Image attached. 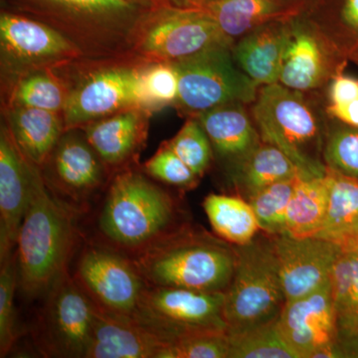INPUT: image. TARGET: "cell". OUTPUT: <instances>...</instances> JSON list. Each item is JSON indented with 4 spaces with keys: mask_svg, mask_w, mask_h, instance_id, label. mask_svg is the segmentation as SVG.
Here are the masks:
<instances>
[{
    "mask_svg": "<svg viewBox=\"0 0 358 358\" xmlns=\"http://www.w3.org/2000/svg\"><path fill=\"white\" fill-rule=\"evenodd\" d=\"M76 211L51 192L35 166L15 250L18 287L23 293L47 292L67 270L76 243Z\"/></svg>",
    "mask_w": 358,
    "mask_h": 358,
    "instance_id": "6da1fadb",
    "label": "cell"
},
{
    "mask_svg": "<svg viewBox=\"0 0 358 358\" xmlns=\"http://www.w3.org/2000/svg\"><path fill=\"white\" fill-rule=\"evenodd\" d=\"M129 258L147 286L225 292L236 257L221 238L179 226Z\"/></svg>",
    "mask_w": 358,
    "mask_h": 358,
    "instance_id": "7a4b0ae2",
    "label": "cell"
},
{
    "mask_svg": "<svg viewBox=\"0 0 358 358\" xmlns=\"http://www.w3.org/2000/svg\"><path fill=\"white\" fill-rule=\"evenodd\" d=\"M251 115L264 143L279 148L303 178H324L327 114L306 92L275 83L260 87Z\"/></svg>",
    "mask_w": 358,
    "mask_h": 358,
    "instance_id": "3957f363",
    "label": "cell"
},
{
    "mask_svg": "<svg viewBox=\"0 0 358 358\" xmlns=\"http://www.w3.org/2000/svg\"><path fill=\"white\" fill-rule=\"evenodd\" d=\"M98 227L110 247L133 254L179 227L178 203L145 173L124 169L110 182Z\"/></svg>",
    "mask_w": 358,
    "mask_h": 358,
    "instance_id": "277c9868",
    "label": "cell"
},
{
    "mask_svg": "<svg viewBox=\"0 0 358 358\" xmlns=\"http://www.w3.org/2000/svg\"><path fill=\"white\" fill-rule=\"evenodd\" d=\"M234 250V274L224 303L228 331L277 319L286 303L272 236H256Z\"/></svg>",
    "mask_w": 358,
    "mask_h": 358,
    "instance_id": "5b68a950",
    "label": "cell"
},
{
    "mask_svg": "<svg viewBox=\"0 0 358 358\" xmlns=\"http://www.w3.org/2000/svg\"><path fill=\"white\" fill-rule=\"evenodd\" d=\"M171 63L178 76L176 106L192 115L225 103L252 105L258 96L260 86L240 69L232 47H216Z\"/></svg>",
    "mask_w": 358,
    "mask_h": 358,
    "instance_id": "8992f818",
    "label": "cell"
},
{
    "mask_svg": "<svg viewBox=\"0 0 358 358\" xmlns=\"http://www.w3.org/2000/svg\"><path fill=\"white\" fill-rule=\"evenodd\" d=\"M133 42L141 55L173 62L216 47H233L235 40L202 9L162 7L143 16Z\"/></svg>",
    "mask_w": 358,
    "mask_h": 358,
    "instance_id": "52a82bcc",
    "label": "cell"
},
{
    "mask_svg": "<svg viewBox=\"0 0 358 358\" xmlns=\"http://www.w3.org/2000/svg\"><path fill=\"white\" fill-rule=\"evenodd\" d=\"M96 305L65 270L47 289L35 341L45 357L86 358Z\"/></svg>",
    "mask_w": 358,
    "mask_h": 358,
    "instance_id": "ba28073f",
    "label": "cell"
},
{
    "mask_svg": "<svg viewBox=\"0 0 358 358\" xmlns=\"http://www.w3.org/2000/svg\"><path fill=\"white\" fill-rule=\"evenodd\" d=\"M224 303L225 292L147 286L131 317L171 345L187 334L228 331Z\"/></svg>",
    "mask_w": 358,
    "mask_h": 358,
    "instance_id": "9c48e42d",
    "label": "cell"
},
{
    "mask_svg": "<svg viewBox=\"0 0 358 358\" xmlns=\"http://www.w3.org/2000/svg\"><path fill=\"white\" fill-rule=\"evenodd\" d=\"M0 48L2 69L18 78L82 54V49L56 28L9 13L0 15Z\"/></svg>",
    "mask_w": 358,
    "mask_h": 358,
    "instance_id": "30bf717a",
    "label": "cell"
},
{
    "mask_svg": "<svg viewBox=\"0 0 358 358\" xmlns=\"http://www.w3.org/2000/svg\"><path fill=\"white\" fill-rule=\"evenodd\" d=\"M74 278L99 307L131 317L147 288L131 258L110 246L87 247Z\"/></svg>",
    "mask_w": 358,
    "mask_h": 358,
    "instance_id": "8fae6325",
    "label": "cell"
},
{
    "mask_svg": "<svg viewBox=\"0 0 358 358\" xmlns=\"http://www.w3.org/2000/svg\"><path fill=\"white\" fill-rule=\"evenodd\" d=\"M143 67H110L92 73L68 93L62 110L65 131L121 110L143 109Z\"/></svg>",
    "mask_w": 358,
    "mask_h": 358,
    "instance_id": "7c38bea8",
    "label": "cell"
},
{
    "mask_svg": "<svg viewBox=\"0 0 358 358\" xmlns=\"http://www.w3.org/2000/svg\"><path fill=\"white\" fill-rule=\"evenodd\" d=\"M37 13L50 16L68 30L66 36L115 39L131 37L147 13L122 0H23ZM73 41V40H72ZM74 42V41H73Z\"/></svg>",
    "mask_w": 358,
    "mask_h": 358,
    "instance_id": "4fadbf2b",
    "label": "cell"
},
{
    "mask_svg": "<svg viewBox=\"0 0 358 358\" xmlns=\"http://www.w3.org/2000/svg\"><path fill=\"white\" fill-rule=\"evenodd\" d=\"M343 56L319 24L296 16L291 21L279 83L306 93L317 91L343 70Z\"/></svg>",
    "mask_w": 358,
    "mask_h": 358,
    "instance_id": "5bb4252c",
    "label": "cell"
},
{
    "mask_svg": "<svg viewBox=\"0 0 358 358\" xmlns=\"http://www.w3.org/2000/svg\"><path fill=\"white\" fill-rule=\"evenodd\" d=\"M45 182L59 199L77 210L101 187L106 166L86 136L65 131L45 162Z\"/></svg>",
    "mask_w": 358,
    "mask_h": 358,
    "instance_id": "9a60e30c",
    "label": "cell"
},
{
    "mask_svg": "<svg viewBox=\"0 0 358 358\" xmlns=\"http://www.w3.org/2000/svg\"><path fill=\"white\" fill-rule=\"evenodd\" d=\"M278 324L296 358H322L338 338L331 282L313 293L286 301Z\"/></svg>",
    "mask_w": 358,
    "mask_h": 358,
    "instance_id": "2e32d148",
    "label": "cell"
},
{
    "mask_svg": "<svg viewBox=\"0 0 358 358\" xmlns=\"http://www.w3.org/2000/svg\"><path fill=\"white\" fill-rule=\"evenodd\" d=\"M286 301L313 293L329 281L343 249L317 237L272 236Z\"/></svg>",
    "mask_w": 358,
    "mask_h": 358,
    "instance_id": "e0dca14e",
    "label": "cell"
},
{
    "mask_svg": "<svg viewBox=\"0 0 358 358\" xmlns=\"http://www.w3.org/2000/svg\"><path fill=\"white\" fill-rule=\"evenodd\" d=\"M6 124L0 131V263L15 253L29 199L33 169Z\"/></svg>",
    "mask_w": 358,
    "mask_h": 358,
    "instance_id": "ac0fdd59",
    "label": "cell"
},
{
    "mask_svg": "<svg viewBox=\"0 0 358 358\" xmlns=\"http://www.w3.org/2000/svg\"><path fill=\"white\" fill-rule=\"evenodd\" d=\"M169 346L166 338L131 315L96 305L86 358H162Z\"/></svg>",
    "mask_w": 358,
    "mask_h": 358,
    "instance_id": "d6986e66",
    "label": "cell"
},
{
    "mask_svg": "<svg viewBox=\"0 0 358 358\" xmlns=\"http://www.w3.org/2000/svg\"><path fill=\"white\" fill-rule=\"evenodd\" d=\"M291 20L259 26L235 40L232 55L245 74L259 86L279 83L291 37Z\"/></svg>",
    "mask_w": 358,
    "mask_h": 358,
    "instance_id": "ffe728a7",
    "label": "cell"
},
{
    "mask_svg": "<svg viewBox=\"0 0 358 358\" xmlns=\"http://www.w3.org/2000/svg\"><path fill=\"white\" fill-rule=\"evenodd\" d=\"M148 114L133 108L84 127L87 141L106 167H124L140 152L147 140Z\"/></svg>",
    "mask_w": 358,
    "mask_h": 358,
    "instance_id": "44dd1931",
    "label": "cell"
},
{
    "mask_svg": "<svg viewBox=\"0 0 358 358\" xmlns=\"http://www.w3.org/2000/svg\"><path fill=\"white\" fill-rule=\"evenodd\" d=\"M329 282L338 338L322 358L358 357V248L341 252Z\"/></svg>",
    "mask_w": 358,
    "mask_h": 358,
    "instance_id": "7402d4cb",
    "label": "cell"
},
{
    "mask_svg": "<svg viewBox=\"0 0 358 358\" xmlns=\"http://www.w3.org/2000/svg\"><path fill=\"white\" fill-rule=\"evenodd\" d=\"M246 106L225 103L192 115L201 124L215 154L227 166L243 159L262 143Z\"/></svg>",
    "mask_w": 358,
    "mask_h": 358,
    "instance_id": "603a6c76",
    "label": "cell"
},
{
    "mask_svg": "<svg viewBox=\"0 0 358 358\" xmlns=\"http://www.w3.org/2000/svg\"><path fill=\"white\" fill-rule=\"evenodd\" d=\"M6 121L17 147L39 169L65 133L62 115L51 110L10 106Z\"/></svg>",
    "mask_w": 358,
    "mask_h": 358,
    "instance_id": "cb8c5ba5",
    "label": "cell"
},
{
    "mask_svg": "<svg viewBox=\"0 0 358 358\" xmlns=\"http://www.w3.org/2000/svg\"><path fill=\"white\" fill-rule=\"evenodd\" d=\"M227 171L231 185L246 200L273 183L303 178L284 152L264 141L243 159L227 166Z\"/></svg>",
    "mask_w": 358,
    "mask_h": 358,
    "instance_id": "d4e9b609",
    "label": "cell"
},
{
    "mask_svg": "<svg viewBox=\"0 0 358 358\" xmlns=\"http://www.w3.org/2000/svg\"><path fill=\"white\" fill-rule=\"evenodd\" d=\"M329 204L322 229L315 237L343 250L358 248V179L327 169Z\"/></svg>",
    "mask_w": 358,
    "mask_h": 358,
    "instance_id": "484cf974",
    "label": "cell"
},
{
    "mask_svg": "<svg viewBox=\"0 0 358 358\" xmlns=\"http://www.w3.org/2000/svg\"><path fill=\"white\" fill-rule=\"evenodd\" d=\"M231 38L237 40L259 26L298 16L296 7L281 0H210L202 8Z\"/></svg>",
    "mask_w": 358,
    "mask_h": 358,
    "instance_id": "4316f807",
    "label": "cell"
},
{
    "mask_svg": "<svg viewBox=\"0 0 358 358\" xmlns=\"http://www.w3.org/2000/svg\"><path fill=\"white\" fill-rule=\"evenodd\" d=\"M327 204L326 176L296 179L287 210V234L296 238L315 237L326 219Z\"/></svg>",
    "mask_w": 358,
    "mask_h": 358,
    "instance_id": "83f0119b",
    "label": "cell"
},
{
    "mask_svg": "<svg viewBox=\"0 0 358 358\" xmlns=\"http://www.w3.org/2000/svg\"><path fill=\"white\" fill-rule=\"evenodd\" d=\"M203 208L214 232L234 246L250 243L260 230L253 208L243 197L212 193L204 199Z\"/></svg>",
    "mask_w": 358,
    "mask_h": 358,
    "instance_id": "f1b7e54d",
    "label": "cell"
},
{
    "mask_svg": "<svg viewBox=\"0 0 358 358\" xmlns=\"http://www.w3.org/2000/svg\"><path fill=\"white\" fill-rule=\"evenodd\" d=\"M278 317L237 331H227L229 358H296L282 338Z\"/></svg>",
    "mask_w": 358,
    "mask_h": 358,
    "instance_id": "f546056e",
    "label": "cell"
},
{
    "mask_svg": "<svg viewBox=\"0 0 358 358\" xmlns=\"http://www.w3.org/2000/svg\"><path fill=\"white\" fill-rule=\"evenodd\" d=\"M69 91L60 80L46 69L34 71L18 78L14 86L11 106L35 108L62 114Z\"/></svg>",
    "mask_w": 358,
    "mask_h": 358,
    "instance_id": "4dcf8cb0",
    "label": "cell"
},
{
    "mask_svg": "<svg viewBox=\"0 0 358 358\" xmlns=\"http://www.w3.org/2000/svg\"><path fill=\"white\" fill-rule=\"evenodd\" d=\"M298 178L266 186L247 199L253 208L260 230L270 236L286 233L287 210Z\"/></svg>",
    "mask_w": 358,
    "mask_h": 358,
    "instance_id": "1f68e13d",
    "label": "cell"
},
{
    "mask_svg": "<svg viewBox=\"0 0 358 358\" xmlns=\"http://www.w3.org/2000/svg\"><path fill=\"white\" fill-rule=\"evenodd\" d=\"M324 159L329 171L358 179V129L327 115Z\"/></svg>",
    "mask_w": 358,
    "mask_h": 358,
    "instance_id": "d6a6232c",
    "label": "cell"
},
{
    "mask_svg": "<svg viewBox=\"0 0 358 358\" xmlns=\"http://www.w3.org/2000/svg\"><path fill=\"white\" fill-rule=\"evenodd\" d=\"M178 96V76L173 63L155 61L141 72L143 109L150 113L176 105Z\"/></svg>",
    "mask_w": 358,
    "mask_h": 358,
    "instance_id": "836d02e7",
    "label": "cell"
},
{
    "mask_svg": "<svg viewBox=\"0 0 358 358\" xmlns=\"http://www.w3.org/2000/svg\"><path fill=\"white\" fill-rule=\"evenodd\" d=\"M166 143L199 178L203 176L210 164L213 148L196 117H190L178 133Z\"/></svg>",
    "mask_w": 358,
    "mask_h": 358,
    "instance_id": "e575fe53",
    "label": "cell"
},
{
    "mask_svg": "<svg viewBox=\"0 0 358 358\" xmlns=\"http://www.w3.org/2000/svg\"><path fill=\"white\" fill-rule=\"evenodd\" d=\"M18 287L16 255L1 263L0 268V357L8 355L17 341L14 296Z\"/></svg>",
    "mask_w": 358,
    "mask_h": 358,
    "instance_id": "d590c367",
    "label": "cell"
},
{
    "mask_svg": "<svg viewBox=\"0 0 358 358\" xmlns=\"http://www.w3.org/2000/svg\"><path fill=\"white\" fill-rule=\"evenodd\" d=\"M162 358H229L227 331L185 334L169 345Z\"/></svg>",
    "mask_w": 358,
    "mask_h": 358,
    "instance_id": "8d00e7d4",
    "label": "cell"
},
{
    "mask_svg": "<svg viewBox=\"0 0 358 358\" xmlns=\"http://www.w3.org/2000/svg\"><path fill=\"white\" fill-rule=\"evenodd\" d=\"M143 173L155 180L178 188L193 187L199 179L166 143L143 164Z\"/></svg>",
    "mask_w": 358,
    "mask_h": 358,
    "instance_id": "74e56055",
    "label": "cell"
},
{
    "mask_svg": "<svg viewBox=\"0 0 358 358\" xmlns=\"http://www.w3.org/2000/svg\"><path fill=\"white\" fill-rule=\"evenodd\" d=\"M327 106H341L358 99V79L339 71L329 81Z\"/></svg>",
    "mask_w": 358,
    "mask_h": 358,
    "instance_id": "f35d334b",
    "label": "cell"
},
{
    "mask_svg": "<svg viewBox=\"0 0 358 358\" xmlns=\"http://www.w3.org/2000/svg\"><path fill=\"white\" fill-rule=\"evenodd\" d=\"M326 112L331 119L358 129V99L345 105L327 106Z\"/></svg>",
    "mask_w": 358,
    "mask_h": 358,
    "instance_id": "ab89813d",
    "label": "cell"
},
{
    "mask_svg": "<svg viewBox=\"0 0 358 358\" xmlns=\"http://www.w3.org/2000/svg\"><path fill=\"white\" fill-rule=\"evenodd\" d=\"M341 21L348 30V34H352L358 42V0H345L341 11ZM358 53V43L352 57Z\"/></svg>",
    "mask_w": 358,
    "mask_h": 358,
    "instance_id": "60d3db41",
    "label": "cell"
},
{
    "mask_svg": "<svg viewBox=\"0 0 358 358\" xmlns=\"http://www.w3.org/2000/svg\"><path fill=\"white\" fill-rule=\"evenodd\" d=\"M166 7L179 9H202L210 0H162Z\"/></svg>",
    "mask_w": 358,
    "mask_h": 358,
    "instance_id": "b9f144b4",
    "label": "cell"
},
{
    "mask_svg": "<svg viewBox=\"0 0 358 358\" xmlns=\"http://www.w3.org/2000/svg\"><path fill=\"white\" fill-rule=\"evenodd\" d=\"M129 6L141 9L143 13H152L157 9L166 7L162 0H122Z\"/></svg>",
    "mask_w": 358,
    "mask_h": 358,
    "instance_id": "7bdbcfd3",
    "label": "cell"
},
{
    "mask_svg": "<svg viewBox=\"0 0 358 358\" xmlns=\"http://www.w3.org/2000/svg\"><path fill=\"white\" fill-rule=\"evenodd\" d=\"M352 58L355 59V60L358 63V53L353 55Z\"/></svg>",
    "mask_w": 358,
    "mask_h": 358,
    "instance_id": "ee69618b",
    "label": "cell"
}]
</instances>
